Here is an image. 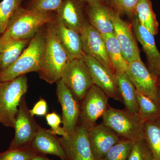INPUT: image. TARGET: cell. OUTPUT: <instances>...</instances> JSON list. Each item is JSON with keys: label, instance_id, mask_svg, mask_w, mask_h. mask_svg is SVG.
<instances>
[{"label": "cell", "instance_id": "484cf974", "mask_svg": "<svg viewBox=\"0 0 160 160\" xmlns=\"http://www.w3.org/2000/svg\"><path fill=\"white\" fill-rule=\"evenodd\" d=\"M138 115L144 122L160 118V106L151 98L136 90Z\"/></svg>", "mask_w": 160, "mask_h": 160}, {"label": "cell", "instance_id": "7402d4cb", "mask_svg": "<svg viewBox=\"0 0 160 160\" xmlns=\"http://www.w3.org/2000/svg\"><path fill=\"white\" fill-rule=\"evenodd\" d=\"M111 64L112 71L116 75L126 72L129 63L123 54L114 33L102 35Z\"/></svg>", "mask_w": 160, "mask_h": 160}, {"label": "cell", "instance_id": "7c38bea8", "mask_svg": "<svg viewBox=\"0 0 160 160\" xmlns=\"http://www.w3.org/2000/svg\"><path fill=\"white\" fill-rule=\"evenodd\" d=\"M56 83V94L62 106L63 127L70 134L78 125L81 103L62 80Z\"/></svg>", "mask_w": 160, "mask_h": 160}, {"label": "cell", "instance_id": "4fadbf2b", "mask_svg": "<svg viewBox=\"0 0 160 160\" xmlns=\"http://www.w3.org/2000/svg\"><path fill=\"white\" fill-rule=\"evenodd\" d=\"M132 19V28L146 55V66L151 73L158 77L160 75V52L157 47L154 35L140 24L136 15Z\"/></svg>", "mask_w": 160, "mask_h": 160}, {"label": "cell", "instance_id": "ba28073f", "mask_svg": "<svg viewBox=\"0 0 160 160\" xmlns=\"http://www.w3.org/2000/svg\"><path fill=\"white\" fill-rule=\"evenodd\" d=\"M40 126L29 111L24 96L19 106L14 123V137L9 149H18L31 145Z\"/></svg>", "mask_w": 160, "mask_h": 160}, {"label": "cell", "instance_id": "277c9868", "mask_svg": "<svg viewBox=\"0 0 160 160\" xmlns=\"http://www.w3.org/2000/svg\"><path fill=\"white\" fill-rule=\"evenodd\" d=\"M28 89L26 75L0 82V123L4 126L14 128L20 102Z\"/></svg>", "mask_w": 160, "mask_h": 160}, {"label": "cell", "instance_id": "8fae6325", "mask_svg": "<svg viewBox=\"0 0 160 160\" xmlns=\"http://www.w3.org/2000/svg\"><path fill=\"white\" fill-rule=\"evenodd\" d=\"M58 139L69 160H95L90 148L87 129L80 124L72 133Z\"/></svg>", "mask_w": 160, "mask_h": 160}, {"label": "cell", "instance_id": "f1b7e54d", "mask_svg": "<svg viewBox=\"0 0 160 160\" xmlns=\"http://www.w3.org/2000/svg\"><path fill=\"white\" fill-rule=\"evenodd\" d=\"M31 145L10 149L0 154V160H30L38 155Z\"/></svg>", "mask_w": 160, "mask_h": 160}, {"label": "cell", "instance_id": "f35d334b", "mask_svg": "<svg viewBox=\"0 0 160 160\" xmlns=\"http://www.w3.org/2000/svg\"></svg>", "mask_w": 160, "mask_h": 160}, {"label": "cell", "instance_id": "cb8c5ba5", "mask_svg": "<svg viewBox=\"0 0 160 160\" xmlns=\"http://www.w3.org/2000/svg\"><path fill=\"white\" fill-rule=\"evenodd\" d=\"M140 24L155 36L158 32L159 23L152 8L151 0H141L136 9Z\"/></svg>", "mask_w": 160, "mask_h": 160}, {"label": "cell", "instance_id": "e0dca14e", "mask_svg": "<svg viewBox=\"0 0 160 160\" xmlns=\"http://www.w3.org/2000/svg\"><path fill=\"white\" fill-rule=\"evenodd\" d=\"M87 4L82 0H64L55 16L69 29L80 33L88 21L86 18Z\"/></svg>", "mask_w": 160, "mask_h": 160}, {"label": "cell", "instance_id": "ac0fdd59", "mask_svg": "<svg viewBox=\"0 0 160 160\" xmlns=\"http://www.w3.org/2000/svg\"><path fill=\"white\" fill-rule=\"evenodd\" d=\"M88 22L102 35L114 33L115 11L105 3L86 5Z\"/></svg>", "mask_w": 160, "mask_h": 160}, {"label": "cell", "instance_id": "e575fe53", "mask_svg": "<svg viewBox=\"0 0 160 160\" xmlns=\"http://www.w3.org/2000/svg\"><path fill=\"white\" fill-rule=\"evenodd\" d=\"M30 160H52L50 159L47 157H46V155L43 154H39L35 157L32 158Z\"/></svg>", "mask_w": 160, "mask_h": 160}, {"label": "cell", "instance_id": "603a6c76", "mask_svg": "<svg viewBox=\"0 0 160 160\" xmlns=\"http://www.w3.org/2000/svg\"><path fill=\"white\" fill-rule=\"evenodd\" d=\"M120 94L125 109L138 114L139 107L136 98V89L126 72L116 75Z\"/></svg>", "mask_w": 160, "mask_h": 160}, {"label": "cell", "instance_id": "6da1fadb", "mask_svg": "<svg viewBox=\"0 0 160 160\" xmlns=\"http://www.w3.org/2000/svg\"><path fill=\"white\" fill-rule=\"evenodd\" d=\"M45 35L42 63L38 73L40 78L52 84L61 79L63 70L69 60L57 36L52 23L45 26Z\"/></svg>", "mask_w": 160, "mask_h": 160}, {"label": "cell", "instance_id": "836d02e7", "mask_svg": "<svg viewBox=\"0 0 160 160\" xmlns=\"http://www.w3.org/2000/svg\"><path fill=\"white\" fill-rule=\"evenodd\" d=\"M48 106L47 102L43 98H40L38 102L34 104L32 109H29L30 113L32 116H44L47 114Z\"/></svg>", "mask_w": 160, "mask_h": 160}, {"label": "cell", "instance_id": "d6a6232c", "mask_svg": "<svg viewBox=\"0 0 160 160\" xmlns=\"http://www.w3.org/2000/svg\"><path fill=\"white\" fill-rule=\"evenodd\" d=\"M46 119L47 125L51 127V129L49 130L52 133L62 137L66 136L68 135L64 128L61 126V124L62 123V119L55 112L47 113L46 115Z\"/></svg>", "mask_w": 160, "mask_h": 160}, {"label": "cell", "instance_id": "44dd1931", "mask_svg": "<svg viewBox=\"0 0 160 160\" xmlns=\"http://www.w3.org/2000/svg\"><path fill=\"white\" fill-rule=\"evenodd\" d=\"M31 146L39 154L52 155L62 160H69L58 137L52 133L49 129L40 126Z\"/></svg>", "mask_w": 160, "mask_h": 160}, {"label": "cell", "instance_id": "5bb4252c", "mask_svg": "<svg viewBox=\"0 0 160 160\" xmlns=\"http://www.w3.org/2000/svg\"><path fill=\"white\" fill-rule=\"evenodd\" d=\"M80 34L84 54L97 60L112 71L111 64L102 35L88 21L83 27Z\"/></svg>", "mask_w": 160, "mask_h": 160}, {"label": "cell", "instance_id": "2e32d148", "mask_svg": "<svg viewBox=\"0 0 160 160\" xmlns=\"http://www.w3.org/2000/svg\"><path fill=\"white\" fill-rule=\"evenodd\" d=\"M92 152L95 160H101L122 138L103 123L87 129Z\"/></svg>", "mask_w": 160, "mask_h": 160}, {"label": "cell", "instance_id": "8d00e7d4", "mask_svg": "<svg viewBox=\"0 0 160 160\" xmlns=\"http://www.w3.org/2000/svg\"><path fill=\"white\" fill-rule=\"evenodd\" d=\"M158 82L159 85V86L160 87V75H159V76L158 77Z\"/></svg>", "mask_w": 160, "mask_h": 160}, {"label": "cell", "instance_id": "7a4b0ae2", "mask_svg": "<svg viewBox=\"0 0 160 160\" xmlns=\"http://www.w3.org/2000/svg\"><path fill=\"white\" fill-rule=\"evenodd\" d=\"M45 46L44 27L32 39L18 58L0 71V82L11 81L29 72H38L42 63Z\"/></svg>", "mask_w": 160, "mask_h": 160}, {"label": "cell", "instance_id": "9c48e42d", "mask_svg": "<svg viewBox=\"0 0 160 160\" xmlns=\"http://www.w3.org/2000/svg\"><path fill=\"white\" fill-rule=\"evenodd\" d=\"M126 73L137 90L160 106L158 77L149 71L142 60L129 63Z\"/></svg>", "mask_w": 160, "mask_h": 160}, {"label": "cell", "instance_id": "9a60e30c", "mask_svg": "<svg viewBox=\"0 0 160 160\" xmlns=\"http://www.w3.org/2000/svg\"><path fill=\"white\" fill-rule=\"evenodd\" d=\"M114 34L122 49L124 58L128 63L141 60L139 48L131 25L115 12Z\"/></svg>", "mask_w": 160, "mask_h": 160}, {"label": "cell", "instance_id": "d590c367", "mask_svg": "<svg viewBox=\"0 0 160 160\" xmlns=\"http://www.w3.org/2000/svg\"><path fill=\"white\" fill-rule=\"evenodd\" d=\"M88 5L96 4V3H105L106 0H82Z\"/></svg>", "mask_w": 160, "mask_h": 160}, {"label": "cell", "instance_id": "d6986e66", "mask_svg": "<svg viewBox=\"0 0 160 160\" xmlns=\"http://www.w3.org/2000/svg\"><path fill=\"white\" fill-rule=\"evenodd\" d=\"M52 24L69 61L75 59L83 58L84 52L80 33L66 27L56 16L55 13L54 20Z\"/></svg>", "mask_w": 160, "mask_h": 160}, {"label": "cell", "instance_id": "4316f807", "mask_svg": "<svg viewBox=\"0 0 160 160\" xmlns=\"http://www.w3.org/2000/svg\"><path fill=\"white\" fill-rule=\"evenodd\" d=\"M24 0H3L0 2V35L6 31L8 23Z\"/></svg>", "mask_w": 160, "mask_h": 160}, {"label": "cell", "instance_id": "52a82bcc", "mask_svg": "<svg viewBox=\"0 0 160 160\" xmlns=\"http://www.w3.org/2000/svg\"><path fill=\"white\" fill-rule=\"evenodd\" d=\"M109 98L98 86H92L81 102L79 124L86 129L96 125L97 120L102 117L109 107Z\"/></svg>", "mask_w": 160, "mask_h": 160}, {"label": "cell", "instance_id": "83f0119b", "mask_svg": "<svg viewBox=\"0 0 160 160\" xmlns=\"http://www.w3.org/2000/svg\"><path fill=\"white\" fill-rule=\"evenodd\" d=\"M134 142L122 138L101 160H127Z\"/></svg>", "mask_w": 160, "mask_h": 160}, {"label": "cell", "instance_id": "74e56055", "mask_svg": "<svg viewBox=\"0 0 160 160\" xmlns=\"http://www.w3.org/2000/svg\"><path fill=\"white\" fill-rule=\"evenodd\" d=\"M0 64H1V61H0Z\"/></svg>", "mask_w": 160, "mask_h": 160}, {"label": "cell", "instance_id": "8992f818", "mask_svg": "<svg viewBox=\"0 0 160 160\" xmlns=\"http://www.w3.org/2000/svg\"><path fill=\"white\" fill-rule=\"evenodd\" d=\"M61 79L80 103L93 85L83 58L69 61L63 70Z\"/></svg>", "mask_w": 160, "mask_h": 160}, {"label": "cell", "instance_id": "30bf717a", "mask_svg": "<svg viewBox=\"0 0 160 160\" xmlns=\"http://www.w3.org/2000/svg\"><path fill=\"white\" fill-rule=\"evenodd\" d=\"M83 58L89 69L93 85L102 89L109 98L123 103L116 75L93 58L84 53Z\"/></svg>", "mask_w": 160, "mask_h": 160}, {"label": "cell", "instance_id": "4dcf8cb0", "mask_svg": "<svg viewBox=\"0 0 160 160\" xmlns=\"http://www.w3.org/2000/svg\"><path fill=\"white\" fill-rule=\"evenodd\" d=\"M141 0H109L112 8L118 13L126 14L132 18L136 15V9Z\"/></svg>", "mask_w": 160, "mask_h": 160}, {"label": "cell", "instance_id": "d4e9b609", "mask_svg": "<svg viewBox=\"0 0 160 160\" xmlns=\"http://www.w3.org/2000/svg\"><path fill=\"white\" fill-rule=\"evenodd\" d=\"M144 133L154 160H160V118L145 121Z\"/></svg>", "mask_w": 160, "mask_h": 160}, {"label": "cell", "instance_id": "5b68a950", "mask_svg": "<svg viewBox=\"0 0 160 160\" xmlns=\"http://www.w3.org/2000/svg\"><path fill=\"white\" fill-rule=\"evenodd\" d=\"M102 118V123L122 138L132 142L144 138V122L138 114L109 106Z\"/></svg>", "mask_w": 160, "mask_h": 160}, {"label": "cell", "instance_id": "3957f363", "mask_svg": "<svg viewBox=\"0 0 160 160\" xmlns=\"http://www.w3.org/2000/svg\"><path fill=\"white\" fill-rule=\"evenodd\" d=\"M54 18V12L32 11L21 6L10 18L5 32L16 39L31 40Z\"/></svg>", "mask_w": 160, "mask_h": 160}, {"label": "cell", "instance_id": "ffe728a7", "mask_svg": "<svg viewBox=\"0 0 160 160\" xmlns=\"http://www.w3.org/2000/svg\"><path fill=\"white\" fill-rule=\"evenodd\" d=\"M30 41L16 39L6 32L0 35V71L6 69L18 58Z\"/></svg>", "mask_w": 160, "mask_h": 160}, {"label": "cell", "instance_id": "1f68e13d", "mask_svg": "<svg viewBox=\"0 0 160 160\" xmlns=\"http://www.w3.org/2000/svg\"><path fill=\"white\" fill-rule=\"evenodd\" d=\"M64 0H30L26 9L41 12H56Z\"/></svg>", "mask_w": 160, "mask_h": 160}, {"label": "cell", "instance_id": "f546056e", "mask_svg": "<svg viewBox=\"0 0 160 160\" xmlns=\"http://www.w3.org/2000/svg\"><path fill=\"white\" fill-rule=\"evenodd\" d=\"M127 160H154L151 149L145 139L134 142Z\"/></svg>", "mask_w": 160, "mask_h": 160}]
</instances>
